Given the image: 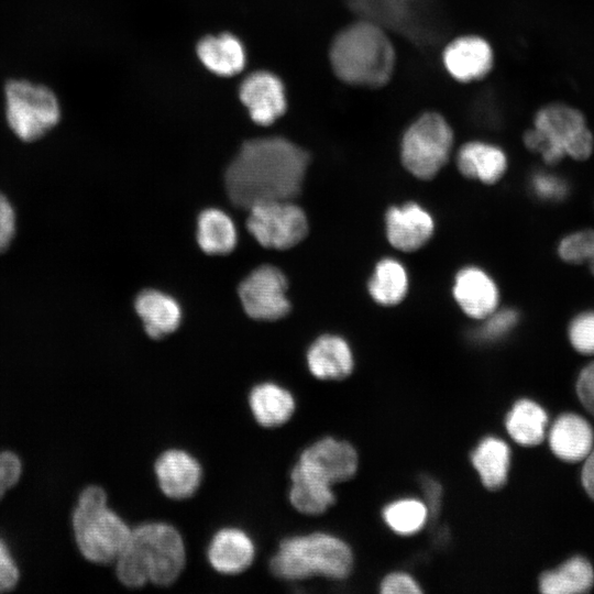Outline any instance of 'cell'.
I'll return each mask as SVG.
<instances>
[{
    "mask_svg": "<svg viewBox=\"0 0 594 594\" xmlns=\"http://www.w3.org/2000/svg\"><path fill=\"white\" fill-rule=\"evenodd\" d=\"M424 488L426 490V496L429 498V509L435 510L440 497V487L433 480L424 481Z\"/></svg>",
    "mask_w": 594,
    "mask_h": 594,
    "instance_id": "cell-41",
    "label": "cell"
},
{
    "mask_svg": "<svg viewBox=\"0 0 594 594\" xmlns=\"http://www.w3.org/2000/svg\"><path fill=\"white\" fill-rule=\"evenodd\" d=\"M154 472L163 494L175 501L194 496L202 481L199 461L180 449L162 452L154 463Z\"/></svg>",
    "mask_w": 594,
    "mask_h": 594,
    "instance_id": "cell-14",
    "label": "cell"
},
{
    "mask_svg": "<svg viewBox=\"0 0 594 594\" xmlns=\"http://www.w3.org/2000/svg\"><path fill=\"white\" fill-rule=\"evenodd\" d=\"M507 164V156L502 147L482 140L465 142L457 153L460 173L484 184L498 182L505 174Z\"/></svg>",
    "mask_w": 594,
    "mask_h": 594,
    "instance_id": "cell-20",
    "label": "cell"
},
{
    "mask_svg": "<svg viewBox=\"0 0 594 594\" xmlns=\"http://www.w3.org/2000/svg\"><path fill=\"white\" fill-rule=\"evenodd\" d=\"M353 565L351 548L342 539L326 532H312L280 540L270 560L274 576L299 581L312 576L332 580L346 578Z\"/></svg>",
    "mask_w": 594,
    "mask_h": 594,
    "instance_id": "cell-4",
    "label": "cell"
},
{
    "mask_svg": "<svg viewBox=\"0 0 594 594\" xmlns=\"http://www.w3.org/2000/svg\"><path fill=\"white\" fill-rule=\"evenodd\" d=\"M560 257L570 264H590L594 260V230H582L564 237L558 246Z\"/></svg>",
    "mask_w": 594,
    "mask_h": 594,
    "instance_id": "cell-31",
    "label": "cell"
},
{
    "mask_svg": "<svg viewBox=\"0 0 594 594\" xmlns=\"http://www.w3.org/2000/svg\"><path fill=\"white\" fill-rule=\"evenodd\" d=\"M186 550L179 531L166 522L151 521L136 526L116 560L119 581L131 588L147 582L169 586L182 574Z\"/></svg>",
    "mask_w": 594,
    "mask_h": 594,
    "instance_id": "cell-3",
    "label": "cell"
},
{
    "mask_svg": "<svg viewBox=\"0 0 594 594\" xmlns=\"http://www.w3.org/2000/svg\"><path fill=\"white\" fill-rule=\"evenodd\" d=\"M576 394L581 404L594 416V362L581 371L576 381Z\"/></svg>",
    "mask_w": 594,
    "mask_h": 594,
    "instance_id": "cell-37",
    "label": "cell"
},
{
    "mask_svg": "<svg viewBox=\"0 0 594 594\" xmlns=\"http://www.w3.org/2000/svg\"><path fill=\"white\" fill-rule=\"evenodd\" d=\"M14 212L9 201L0 194V252H3L14 234Z\"/></svg>",
    "mask_w": 594,
    "mask_h": 594,
    "instance_id": "cell-39",
    "label": "cell"
},
{
    "mask_svg": "<svg viewBox=\"0 0 594 594\" xmlns=\"http://www.w3.org/2000/svg\"><path fill=\"white\" fill-rule=\"evenodd\" d=\"M134 311L143 331L153 340L175 333L183 321V309L177 299L157 288H144L134 299Z\"/></svg>",
    "mask_w": 594,
    "mask_h": 594,
    "instance_id": "cell-15",
    "label": "cell"
},
{
    "mask_svg": "<svg viewBox=\"0 0 594 594\" xmlns=\"http://www.w3.org/2000/svg\"><path fill=\"white\" fill-rule=\"evenodd\" d=\"M454 145L448 119L436 110L419 113L405 129L399 145L404 167L419 179L435 177L447 164Z\"/></svg>",
    "mask_w": 594,
    "mask_h": 594,
    "instance_id": "cell-7",
    "label": "cell"
},
{
    "mask_svg": "<svg viewBox=\"0 0 594 594\" xmlns=\"http://www.w3.org/2000/svg\"><path fill=\"white\" fill-rule=\"evenodd\" d=\"M594 433L591 425L572 413L557 418L549 431V446L565 462L584 460L593 449Z\"/></svg>",
    "mask_w": 594,
    "mask_h": 594,
    "instance_id": "cell-21",
    "label": "cell"
},
{
    "mask_svg": "<svg viewBox=\"0 0 594 594\" xmlns=\"http://www.w3.org/2000/svg\"><path fill=\"white\" fill-rule=\"evenodd\" d=\"M309 162V153L288 139L246 140L223 175L228 199L245 211L262 200H294L301 193Z\"/></svg>",
    "mask_w": 594,
    "mask_h": 594,
    "instance_id": "cell-1",
    "label": "cell"
},
{
    "mask_svg": "<svg viewBox=\"0 0 594 594\" xmlns=\"http://www.w3.org/2000/svg\"><path fill=\"white\" fill-rule=\"evenodd\" d=\"M590 267H591V270H592V272L594 274V260L590 263Z\"/></svg>",
    "mask_w": 594,
    "mask_h": 594,
    "instance_id": "cell-42",
    "label": "cell"
},
{
    "mask_svg": "<svg viewBox=\"0 0 594 594\" xmlns=\"http://www.w3.org/2000/svg\"><path fill=\"white\" fill-rule=\"evenodd\" d=\"M440 58L444 72L462 85L484 80L495 66L491 42L475 33L460 34L448 41Z\"/></svg>",
    "mask_w": 594,
    "mask_h": 594,
    "instance_id": "cell-12",
    "label": "cell"
},
{
    "mask_svg": "<svg viewBox=\"0 0 594 594\" xmlns=\"http://www.w3.org/2000/svg\"><path fill=\"white\" fill-rule=\"evenodd\" d=\"M381 592L384 594H416L421 593V588L411 575L405 572H394L383 579Z\"/></svg>",
    "mask_w": 594,
    "mask_h": 594,
    "instance_id": "cell-35",
    "label": "cell"
},
{
    "mask_svg": "<svg viewBox=\"0 0 594 594\" xmlns=\"http://www.w3.org/2000/svg\"><path fill=\"white\" fill-rule=\"evenodd\" d=\"M471 462L486 488H501L508 477L509 447L499 438L486 437L479 442L472 452Z\"/></svg>",
    "mask_w": 594,
    "mask_h": 594,
    "instance_id": "cell-25",
    "label": "cell"
},
{
    "mask_svg": "<svg viewBox=\"0 0 594 594\" xmlns=\"http://www.w3.org/2000/svg\"><path fill=\"white\" fill-rule=\"evenodd\" d=\"M195 239L207 256H226L238 244V229L232 218L222 209L208 207L196 219Z\"/></svg>",
    "mask_w": 594,
    "mask_h": 594,
    "instance_id": "cell-22",
    "label": "cell"
},
{
    "mask_svg": "<svg viewBox=\"0 0 594 594\" xmlns=\"http://www.w3.org/2000/svg\"><path fill=\"white\" fill-rule=\"evenodd\" d=\"M522 140L529 151L548 164H557L566 156L584 161L594 148V136L583 113L562 102L548 103L537 110L532 127L524 133Z\"/></svg>",
    "mask_w": 594,
    "mask_h": 594,
    "instance_id": "cell-5",
    "label": "cell"
},
{
    "mask_svg": "<svg viewBox=\"0 0 594 594\" xmlns=\"http://www.w3.org/2000/svg\"><path fill=\"white\" fill-rule=\"evenodd\" d=\"M431 215L416 202L393 207L386 213V233L389 243L402 251L420 249L433 233Z\"/></svg>",
    "mask_w": 594,
    "mask_h": 594,
    "instance_id": "cell-16",
    "label": "cell"
},
{
    "mask_svg": "<svg viewBox=\"0 0 594 594\" xmlns=\"http://www.w3.org/2000/svg\"><path fill=\"white\" fill-rule=\"evenodd\" d=\"M476 330L474 338L482 342H493L507 336L518 323L519 315L516 310L506 308L494 311Z\"/></svg>",
    "mask_w": 594,
    "mask_h": 594,
    "instance_id": "cell-32",
    "label": "cell"
},
{
    "mask_svg": "<svg viewBox=\"0 0 594 594\" xmlns=\"http://www.w3.org/2000/svg\"><path fill=\"white\" fill-rule=\"evenodd\" d=\"M239 97L252 121L260 125L274 123L287 108L283 81L265 70L246 76L240 85Z\"/></svg>",
    "mask_w": 594,
    "mask_h": 594,
    "instance_id": "cell-13",
    "label": "cell"
},
{
    "mask_svg": "<svg viewBox=\"0 0 594 594\" xmlns=\"http://www.w3.org/2000/svg\"><path fill=\"white\" fill-rule=\"evenodd\" d=\"M530 188L537 198L546 201H559L566 197L569 187L559 176L536 172L530 177Z\"/></svg>",
    "mask_w": 594,
    "mask_h": 594,
    "instance_id": "cell-34",
    "label": "cell"
},
{
    "mask_svg": "<svg viewBox=\"0 0 594 594\" xmlns=\"http://www.w3.org/2000/svg\"><path fill=\"white\" fill-rule=\"evenodd\" d=\"M246 212L245 228L264 249L290 250L302 242L309 231L306 212L293 200H262Z\"/></svg>",
    "mask_w": 594,
    "mask_h": 594,
    "instance_id": "cell-9",
    "label": "cell"
},
{
    "mask_svg": "<svg viewBox=\"0 0 594 594\" xmlns=\"http://www.w3.org/2000/svg\"><path fill=\"white\" fill-rule=\"evenodd\" d=\"M249 406L256 422L264 428L283 426L296 408L292 393L273 382L254 385L249 393Z\"/></svg>",
    "mask_w": 594,
    "mask_h": 594,
    "instance_id": "cell-23",
    "label": "cell"
},
{
    "mask_svg": "<svg viewBox=\"0 0 594 594\" xmlns=\"http://www.w3.org/2000/svg\"><path fill=\"white\" fill-rule=\"evenodd\" d=\"M594 584V571L583 557H573L556 570L544 572L539 588L544 594L585 593Z\"/></svg>",
    "mask_w": 594,
    "mask_h": 594,
    "instance_id": "cell-27",
    "label": "cell"
},
{
    "mask_svg": "<svg viewBox=\"0 0 594 594\" xmlns=\"http://www.w3.org/2000/svg\"><path fill=\"white\" fill-rule=\"evenodd\" d=\"M429 509L416 498H403L388 504L383 512L387 526L400 535L418 532L428 518Z\"/></svg>",
    "mask_w": 594,
    "mask_h": 594,
    "instance_id": "cell-30",
    "label": "cell"
},
{
    "mask_svg": "<svg viewBox=\"0 0 594 594\" xmlns=\"http://www.w3.org/2000/svg\"><path fill=\"white\" fill-rule=\"evenodd\" d=\"M408 288V276L402 263L395 258L381 260L369 283L372 298L380 305L394 306L399 304Z\"/></svg>",
    "mask_w": 594,
    "mask_h": 594,
    "instance_id": "cell-28",
    "label": "cell"
},
{
    "mask_svg": "<svg viewBox=\"0 0 594 594\" xmlns=\"http://www.w3.org/2000/svg\"><path fill=\"white\" fill-rule=\"evenodd\" d=\"M6 119L12 132L22 141L44 136L61 120V103L45 85L26 79H10L4 86Z\"/></svg>",
    "mask_w": 594,
    "mask_h": 594,
    "instance_id": "cell-8",
    "label": "cell"
},
{
    "mask_svg": "<svg viewBox=\"0 0 594 594\" xmlns=\"http://www.w3.org/2000/svg\"><path fill=\"white\" fill-rule=\"evenodd\" d=\"M19 579L18 566L4 541L0 539V592L15 586Z\"/></svg>",
    "mask_w": 594,
    "mask_h": 594,
    "instance_id": "cell-38",
    "label": "cell"
},
{
    "mask_svg": "<svg viewBox=\"0 0 594 594\" xmlns=\"http://www.w3.org/2000/svg\"><path fill=\"white\" fill-rule=\"evenodd\" d=\"M73 527L82 556L99 564L116 562L132 530L108 507L107 494L97 485L81 492L73 514Z\"/></svg>",
    "mask_w": 594,
    "mask_h": 594,
    "instance_id": "cell-6",
    "label": "cell"
},
{
    "mask_svg": "<svg viewBox=\"0 0 594 594\" xmlns=\"http://www.w3.org/2000/svg\"><path fill=\"white\" fill-rule=\"evenodd\" d=\"M358 462V453L349 442L327 437L307 447L290 472L331 487L350 480Z\"/></svg>",
    "mask_w": 594,
    "mask_h": 594,
    "instance_id": "cell-11",
    "label": "cell"
},
{
    "mask_svg": "<svg viewBox=\"0 0 594 594\" xmlns=\"http://www.w3.org/2000/svg\"><path fill=\"white\" fill-rule=\"evenodd\" d=\"M547 424L544 409L530 399L517 400L505 420L508 435L525 447L538 446L543 441Z\"/></svg>",
    "mask_w": 594,
    "mask_h": 594,
    "instance_id": "cell-26",
    "label": "cell"
},
{
    "mask_svg": "<svg viewBox=\"0 0 594 594\" xmlns=\"http://www.w3.org/2000/svg\"><path fill=\"white\" fill-rule=\"evenodd\" d=\"M453 296L470 317L484 319L496 310L498 289L494 280L475 266L462 268L455 276Z\"/></svg>",
    "mask_w": 594,
    "mask_h": 594,
    "instance_id": "cell-18",
    "label": "cell"
},
{
    "mask_svg": "<svg viewBox=\"0 0 594 594\" xmlns=\"http://www.w3.org/2000/svg\"><path fill=\"white\" fill-rule=\"evenodd\" d=\"M21 474L19 458L9 451H0V498L6 491L13 486Z\"/></svg>",
    "mask_w": 594,
    "mask_h": 594,
    "instance_id": "cell-36",
    "label": "cell"
},
{
    "mask_svg": "<svg viewBox=\"0 0 594 594\" xmlns=\"http://www.w3.org/2000/svg\"><path fill=\"white\" fill-rule=\"evenodd\" d=\"M581 477L586 494L594 501V449L584 459Z\"/></svg>",
    "mask_w": 594,
    "mask_h": 594,
    "instance_id": "cell-40",
    "label": "cell"
},
{
    "mask_svg": "<svg viewBox=\"0 0 594 594\" xmlns=\"http://www.w3.org/2000/svg\"><path fill=\"white\" fill-rule=\"evenodd\" d=\"M255 558V546L250 536L235 527L218 530L211 538L207 559L218 573L235 575L251 566Z\"/></svg>",
    "mask_w": 594,
    "mask_h": 594,
    "instance_id": "cell-17",
    "label": "cell"
},
{
    "mask_svg": "<svg viewBox=\"0 0 594 594\" xmlns=\"http://www.w3.org/2000/svg\"><path fill=\"white\" fill-rule=\"evenodd\" d=\"M328 56L334 76L356 88L385 87L392 81L397 66L396 47L386 28L363 18L346 24L334 35Z\"/></svg>",
    "mask_w": 594,
    "mask_h": 594,
    "instance_id": "cell-2",
    "label": "cell"
},
{
    "mask_svg": "<svg viewBox=\"0 0 594 594\" xmlns=\"http://www.w3.org/2000/svg\"><path fill=\"white\" fill-rule=\"evenodd\" d=\"M289 502L299 513L320 515L336 502L331 487L311 482L302 476L290 473Z\"/></svg>",
    "mask_w": 594,
    "mask_h": 594,
    "instance_id": "cell-29",
    "label": "cell"
},
{
    "mask_svg": "<svg viewBox=\"0 0 594 594\" xmlns=\"http://www.w3.org/2000/svg\"><path fill=\"white\" fill-rule=\"evenodd\" d=\"M572 346L582 354H594V311H584L575 316L568 329Z\"/></svg>",
    "mask_w": 594,
    "mask_h": 594,
    "instance_id": "cell-33",
    "label": "cell"
},
{
    "mask_svg": "<svg viewBox=\"0 0 594 594\" xmlns=\"http://www.w3.org/2000/svg\"><path fill=\"white\" fill-rule=\"evenodd\" d=\"M306 361L309 372L322 381H338L349 376L353 355L348 342L336 334H322L308 348Z\"/></svg>",
    "mask_w": 594,
    "mask_h": 594,
    "instance_id": "cell-19",
    "label": "cell"
},
{
    "mask_svg": "<svg viewBox=\"0 0 594 594\" xmlns=\"http://www.w3.org/2000/svg\"><path fill=\"white\" fill-rule=\"evenodd\" d=\"M289 282L284 272L272 264H261L238 284L237 294L245 316L254 321L274 322L292 311Z\"/></svg>",
    "mask_w": 594,
    "mask_h": 594,
    "instance_id": "cell-10",
    "label": "cell"
},
{
    "mask_svg": "<svg viewBox=\"0 0 594 594\" xmlns=\"http://www.w3.org/2000/svg\"><path fill=\"white\" fill-rule=\"evenodd\" d=\"M196 51L202 65L219 76H233L245 66L244 46L231 33L206 36L199 41Z\"/></svg>",
    "mask_w": 594,
    "mask_h": 594,
    "instance_id": "cell-24",
    "label": "cell"
}]
</instances>
